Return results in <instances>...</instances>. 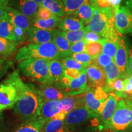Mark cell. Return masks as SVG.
<instances>
[{
  "mask_svg": "<svg viewBox=\"0 0 132 132\" xmlns=\"http://www.w3.org/2000/svg\"><path fill=\"white\" fill-rule=\"evenodd\" d=\"M69 57H72L77 61L82 64H90L92 63L93 58L89 55L87 53H73L71 54Z\"/></svg>",
  "mask_w": 132,
  "mask_h": 132,
  "instance_id": "cell-38",
  "label": "cell"
},
{
  "mask_svg": "<svg viewBox=\"0 0 132 132\" xmlns=\"http://www.w3.org/2000/svg\"><path fill=\"white\" fill-rule=\"evenodd\" d=\"M6 14V11H5V6L0 3V20L3 19V16Z\"/></svg>",
  "mask_w": 132,
  "mask_h": 132,
  "instance_id": "cell-49",
  "label": "cell"
},
{
  "mask_svg": "<svg viewBox=\"0 0 132 132\" xmlns=\"http://www.w3.org/2000/svg\"><path fill=\"white\" fill-rule=\"evenodd\" d=\"M25 42L32 44H41L53 42V29L30 28L26 31Z\"/></svg>",
  "mask_w": 132,
  "mask_h": 132,
  "instance_id": "cell-14",
  "label": "cell"
},
{
  "mask_svg": "<svg viewBox=\"0 0 132 132\" xmlns=\"http://www.w3.org/2000/svg\"><path fill=\"white\" fill-rule=\"evenodd\" d=\"M103 69L105 73V75H106V84L110 83V82H113V81L117 80V79L125 80V79L128 78L126 75L122 73L121 71L119 70V69L118 68V67L114 61L110 65L105 67Z\"/></svg>",
  "mask_w": 132,
  "mask_h": 132,
  "instance_id": "cell-29",
  "label": "cell"
},
{
  "mask_svg": "<svg viewBox=\"0 0 132 132\" xmlns=\"http://www.w3.org/2000/svg\"><path fill=\"white\" fill-rule=\"evenodd\" d=\"M127 79L128 81L130 82V84L132 86V75L129 76V77H128V78H127Z\"/></svg>",
  "mask_w": 132,
  "mask_h": 132,
  "instance_id": "cell-51",
  "label": "cell"
},
{
  "mask_svg": "<svg viewBox=\"0 0 132 132\" xmlns=\"http://www.w3.org/2000/svg\"><path fill=\"white\" fill-rule=\"evenodd\" d=\"M109 94L103 87H89L83 93L85 105L90 111L100 117L103 111Z\"/></svg>",
  "mask_w": 132,
  "mask_h": 132,
  "instance_id": "cell-7",
  "label": "cell"
},
{
  "mask_svg": "<svg viewBox=\"0 0 132 132\" xmlns=\"http://www.w3.org/2000/svg\"><path fill=\"white\" fill-rule=\"evenodd\" d=\"M119 98L115 94L111 92L105 103L103 111L99 117V128L100 130H106L107 127L116 110Z\"/></svg>",
  "mask_w": 132,
  "mask_h": 132,
  "instance_id": "cell-9",
  "label": "cell"
},
{
  "mask_svg": "<svg viewBox=\"0 0 132 132\" xmlns=\"http://www.w3.org/2000/svg\"><path fill=\"white\" fill-rule=\"evenodd\" d=\"M44 100L37 87L25 83L21 96L14 107V112L22 122L31 121L40 116Z\"/></svg>",
  "mask_w": 132,
  "mask_h": 132,
  "instance_id": "cell-1",
  "label": "cell"
},
{
  "mask_svg": "<svg viewBox=\"0 0 132 132\" xmlns=\"http://www.w3.org/2000/svg\"><path fill=\"white\" fill-rule=\"evenodd\" d=\"M12 68H14V62L11 59L0 58V80Z\"/></svg>",
  "mask_w": 132,
  "mask_h": 132,
  "instance_id": "cell-36",
  "label": "cell"
},
{
  "mask_svg": "<svg viewBox=\"0 0 132 132\" xmlns=\"http://www.w3.org/2000/svg\"><path fill=\"white\" fill-rule=\"evenodd\" d=\"M62 104L60 100L44 101L41 107L40 116L46 122L53 119L62 112Z\"/></svg>",
  "mask_w": 132,
  "mask_h": 132,
  "instance_id": "cell-17",
  "label": "cell"
},
{
  "mask_svg": "<svg viewBox=\"0 0 132 132\" xmlns=\"http://www.w3.org/2000/svg\"><path fill=\"white\" fill-rule=\"evenodd\" d=\"M64 69L65 68L59 59L49 60V85H54L63 77Z\"/></svg>",
  "mask_w": 132,
  "mask_h": 132,
  "instance_id": "cell-22",
  "label": "cell"
},
{
  "mask_svg": "<svg viewBox=\"0 0 132 132\" xmlns=\"http://www.w3.org/2000/svg\"><path fill=\"white\" fill-rule=\"evenodd\" d=\"M95 11V7L91 2L86 3L79 8L74 14L72 15L75 17L81 20L84 23L88 24L90 19L93 16Z\"/></svg>",
  "mask_w": 132,
  "mask_h": 132,
  "instance_id": "cell-25",
  "label": "cell"
},
{
  "mask_svg": "<svg viewBox=\"0 0 132 132\" xmlns=\"http://www.w3.org/2000/svg\"><path fill=\"white\" fill-rule=\"evenodd\" d=\"M103 44L102 42H88L86 44V53L95 59L102 53Z\"/></svg>",
  "mask_w": 132,
  "mask_h": 132,
  "instance_id": "cell-35",
  "label": "cell"
},
{
  "mask_svg": "<svg viewBox=\"0 0 132 132\" xmlns=\"http://www.w3.org/2000/svg\"><path fill=\"white\" fill-rule=\"evenodd\" d=\"M124 93L128 97H132V86L128 81L127 79L124 80Z\"/></svg>",
  "mask_w": 132,
  "mask_h": 132,
  "instance_id": "cell-45",
  "label": "cell"
},
{
  "mask_svg": "<svg viewBox=\"0 0 132 132\" xmlns=\"http://www.w3.org/2000/svg\"><path fill=\"white\" fill-rule=\"evenodd\" d=\"M122 1L123 0H108V2L112 7L116 8L120 6Z\"/></svg>",
  "mask_w": 132,
  "mask_h": 132,
  "instance_id": "cell-48",
  "label": "cell"
},
{
  "mask_svg": "<svg viewBox=\"0 0 132 132\" xmlns=\"http://www.w3.org/2000/svg\"><path fill=\"white\" fill-rule=\"evenodd\" d=\"M19 43L0 37V58H6L16 50Z\"/></svg>",
  "mask_w": 132,
  "mask_h": 132,
  "instance_id": "cell-27",
  "label": "cell"
},
{
  "mask_svg": "<svg viewBox=\"0 0 132 132\" xmlns=\"http://www.w3.org/2000/svg\"><path fill=\"white\" fill-rule=\"evenodd\" d=\"M63 57L61 53L53 42L41 44H29L20 48L15 56V61L31 58L45 59L48 60L60 59Z\"/></svg>",
  "mask_w": 132,
  "mask_h": 132,
  "instance_id": "cell-4",
  "label": "cell"
},
{
  "mask_svg": "<svg viewBox=\"0 0 132 132\" xmlns=\"http://www.w3.org/2000/svg\"><path fill=\"white\" fill-rule=\"evenodd\" d=\"M45 122L40 117L31 121L22 122L14 132H43Z\"/></svg>",
  "mask_w": 132,
  "mask_h": 132,
  "instance_id": "cell-23",
  "label": "cell"
},
{
  "mask_svg": "<svg viewBox=\"0 0 132 132\" xmlns=\"http://www.w3.org/2000/svg\"><path fill=\"white\" fill-rule=\"evenodd\" d=\"M26 31H24L21 28L15 27L14 29V39L15 42L21 44L23 42L25 41Z\"/></svg>",
  "mask_w": 132,
  "mask_h": 132,
  "instance_id": "cell-42",
  "label": "cell"
},
{
  "mask_svg": "<svg viewBox=\"0 0 132 132\" xmlns=\"http://www.w3.org/2000/svg\"><path fill=\"white\" fill-rule=\"evenodd\" d=\"M82 71L73 69H65L64 71V75L71 79H77L80 77Z\"/></svg>",
  "mask_w": 132,
  "mask_h": 132,
  "instance_id": "cell-43",
  "label": "cell"
},
{
  "mask_svg": "<svg viewBox=\"0 0 132 132\" xmlns=\"http://www.w3.org/2000/svg\"><path fill=\"white\" fill-rule=\"evenodd\" d=\"M40 6L49 9L54 15L60 18L65 16V7L62 0H44Z\"/></svg>",
  "mask_w": 132,
  "mask_h": 132,
  "instance_id": "cell-26",
  "label": "cell"
},
{
  "mask_svg": "<svg viewBox=\"0 0 132 132\" xmlns=\"http://www.w3.org/2000/svg\"><path fill=\"white\" fill-rule=\"evenodd\" d=\"M124 6H126L130 11V29L128 34L132 36V1L131 0H126L124 3Z\"/></svg>",
  "mask_w": 132,
  "mask_h": 132,
  "instance_id": "cell-44",
  "label": "cell"
},
{
  "mask_svg": "<svg viewBox=\"0 0 132 132\" xmlns=\"http://www.w3.org/2000/svg\"><path fill=\"white\" fill-rule=\"evenodd\" d=\"M18 68L24 77L34 82L49 85V60L31 58L19 62Z\"/></svg>",
  "mask_w": 132,
  "mask_h": 132,
  "instance_id": "cell-5",
  "label": "cell"
},
{
  "mask_svg": "<svg viewBox=\"0 0 132 132\" xmlns=\"http://www.w3.org/2000/svg\"><path fill=\"white\" fill-rule=\"evenodd\" d=\"M14 29V26L9 22L5 14L0 20V37L15 41Z\"/></svg>",
  "mask_w": 132,
  "mask_h": 132,
  "instance_id": "cell-30",
  "label": "cell"
},
{
  "mask_svg": "<svg viewBox=\"0 0 132 132\" xmlns=\"http://www.w3.org/2000/svg\"><path fill=\"white\" fill-rule=\"evenodd\" d=\"M53 43L56 46L63 57H69L71 44L65 39L62 31L59 29H53Z\"/></svg>",
  "mask_w": 132,
  "mask_h": 132,
  "instance_id": "cell-21",
  "label": "cell"
},
{
  "mask_svg": "<svg viewBox=\"0 0 132 132\" xmlns=\"http://www.w3.org/2000/svg\"><path fill=\"white\" fill-rule=\"evenodd\" d=\"M128 52L129 47L123 37H120L118 41V48L114 57V62L119 70L125 75L128 77L127 70L128 64Z\"/></svg>",
  "mask_w": 132,
  "mask_h": 132,
  "instance_id": "cell-11",
  "label": "cell"
},
{
  "mask_svg": "<svg viewBox=\"0 0 132 132\" xmlns=\"http://www.w3.org/2000/svg\"><path fill=\"white\" fill-rule=\"evenodd\" d=\"M102 43L103 44L102 53L106 54L114 59L118 48V42H113L104 38Z\"/></svg>",
  "mask_w": 132,
  "mask_h": 132,
  "instance_id": "cell-34",
  "label": "cell"
},
{
  "mask_svg": "<svg viewBox=\"0 0 132 132\" xmlns=\"http://www.w3.org/2000/svg\"><path fill=\"white\" fill-rule=\"evenodd\" d=\"M61 20V18L57 15H54L53 17L45 20L34 18L31 19V28L52 30L55 29V28L58 27Z\"/></svg>",
  "mask_w": 132,
  "mask_h": 132,
  "instance_id": "cell-24",
  "label": "cell"
},
{
  "mask_svg": "<svg viewBox=\"0 0 132 132\" xmlns=\"http://www.w3.org/2000/svg\"><path fill=\"white\" fill-rule=\"evenodd\" d=\"M89 87H103L106 84V75L104 69L97 64L91 63L86 69Z\"/></svg>",
  "mask_w": 132,
  "mask_h": 132,
  "instance_id": "cell-12",
  "label": "cell"
},
{
  "mask_svg": "<svg viewBox=\"0 0 132 132\" xmlns=\"http://www.w3.org/2000/svg\"><path fill=\"white\" fill-rule=\"evenodd\" d=\"M86 27V26H85ZM103 37L98 35V34L95 33L93 31L88 30L86 28V32L84 40L86 43L88 42H102Z\"/></svg>",
  "mask_w": 132,
  "mask_h": 132,
  "instance_id": "cell-40",
  "label": "cell"
},
{
  "mask_svg": "<svg viewBox=\"0 0 132 132\" xmlns=\"http://www.w3.org/2000/svg\"><path fill=\"white\" fill-rule=\"evenodd\" d=\"M128 77L132 75V48L129 49L128 52V64L127 70Z\"/></svg>",
  "mask_w": 132,
  "mask_h": 132,
  "instance_id": "cell-47",
  "label": "cell"
},
{
  "mask_svg": "<svg viewBox=\"0 0 132 132\" xmlns=\"http://www.w3.org/2000/svg\"><path fill=\"white\" fill-rule=\"evenodd\" d=\"M86 42L85 40H81L78 42L71 44L70 52H69V56L71 54L73 53H80L86 52Z\"/></svg>",
  "mask_w": 132,
  "mask_h": 132,
  "instance_id": "cell-39",
  "label": "cell"
},
{
  "mask_svg": "<svg viewBox=\"0 0 132 132\" xmlns=\"http://www.w3.org/2000/svg\"><path fill=\"white\" fill-rule=\"evenodd\" d=\"M0 132H7V127L2 112H0Z\"/></svg>",
  "mask_w": 132,
  "mask_h": 132,
  "instance_id": "cell-46",
  "label": "cell"
},
{
  "mask_svg": "<svg viewBox=\"0 0 132 132\" xmlns=\"http://www.w3.org/2000/svg\"><path fill=\"white\" fill-rule=\"evenodd\" d=\"M8 6L32 19L36 17L39 5L34 0H10Z\"/></svg>",
  "mask_w": 132,
  "mask_h": 132,
  "instance_id": "cell-15",
  "label": "cell"
},
{
  "mask_svg": "<svg viewBox=\"0 0 132 132\" xmlns=\"http://www.w3.org/2000/svg\"><path fill=\"white\" fill-rule=\"evenodd\" d=\"M62 104V113L67 115L79 107L84 106L83 94L77 95H68L60 100Z\"/></svg>",
  "mask_w": 132,
  "mask_h": 132,
  "instance_id": "cell-19",
  "label": "cell"
},
{
  "mask_svg": "<svg viewBox=\"0 0 132 132\" xmlns=\"http://www.w3.org/2000/svg\"><path fill=\"white\" fill-rule=\"evenodd\" d=\"M10 0H0V3L2 4L3 6H8V4H9Z\"/></svg>",
  "mask_w": 132,
  "mask_h": 132,
  "instance_id": "cell-50",
  "label": "cell"
},
{
  "mask_svg": "<svg viewBox=\"0 0 132 132\" xmlns=\"http://www.w3.org/2000/svg\"><path fill=\"white\" fill-rule=\"evenodd\" d=\"M113 61L114 59L112 57L102 53L98 57H97L96 58L93 59L92 63L97 64L99 67L104 69L105 67L110 65Z\"/></svg>",
  "mask_w": 132,
  "mask_h": 132,
  "instance_id": "cell-37",
  "label": "cell"
},
{
  "mask_svg": "<svg viewBox=\"0 0 132 132\" xmlns=\"http://www.w3.org/2000/svg\"><path fill=\"white\" fill-rule=\"evenodd\" d=\"M96 118H99V116L90 111L84 105L67 114L64 119V123L69 130L75 132L88 120Z\"/></svg>",
  "mask_w": 132,
  "mask_h": 132,
  "instance_id": "cell-8",
  "label": "cell"
},
{
  "mask_svg": "<svg viewBox=\"0 0 132 132\" xmlns=\"http://www.w3.org/2000/svg\"><path fill=\"white\" fill-rule=\"evenodd\" d=\"M106 130L112 132H132V100H120Z\"/></svg>",
  "mask_w": 132,
  "mask_h": 132,
  "instance_id": "cell-6",
  "label": "cell"
},
{
  "mask_svg": "<svg viewBox=\"0 0 132 132\" xmlns=\"http://www.w3.org/2000/svg\"><path fill=\"white\" fill-rule=\"evenodd\" d=\"M43 132H73L69 129L64 123V120L53 119L45 123Z\"/></svg>",
  "mask_w": 132,
  "mask_h": 132,
  "instance_id": "cell-28",
  "label": "cell"
},
{
  "mask_svg": "<svg viewBox=\"0 0 132 132\" xmlns=\"http://www.w3.org/2000/svg\"><path fill=\"white\" fill-rule=\"evenodd\" d=\"M86 32V27L82 29L76 31H62L64 37L71 44L83 40L85 34Z\"/></svg>",
  "mask_w": 132,
  "mask_h": 132,
  "instance_id": "cell-33",
  "label": "cell"
},
{
  "mask_svg": "<svg viewBox=\"0 0 132 132\" xmlns=\"http://www.w3.org/2000/svg\"><path fill=\"white\" fill-rule=\"evenodd\" d=\"M92 0H62L65 7V15H72L81 6Z\"/></svg>",
  "mask_w": 132,
  "mask_h": 132,
  "instance_id": "cell-31",
  "label": "cell"
},
{
  "mask_svg": "<svg viewBox=\"0 0 132 132\" xmlns=\"http://www.w3.org/2000/svg\"><path fill=\"white\" fill-rule=\"evenodd\" d=\"M99 132H112V131H111L109 130H100V131Z\"/></svg>",
  "mask_w": 132,
  "mask_h": 132,
  "instance_id": "cell-53",
  "label": "cell"
},
{
  "mask_svg": "<svg viewBox=\"0 0 132 132\" xmlns=\"http://www.w3.org/2000/svg\"><path fill=\"white\" fill-rule=\"evenodd\" d=\"M54 15H54L53 13L51 12L49 9L43 7V6H39L35 18L45 20H48L53 17Z\"/></svg>",
  "mask_w": 132,
  "mask_h": 132,
  "instance_id": "cell-41",
  "label": "cell"
},
{
  "mask_svg": "<svg viewBox=\"0 0 132 132\" xmlns=\"http://www.w3.org/2000/svg\"><path fill=\"white\" fill-rule=\"evenodd\" d=\"M85 23L73 15H65L61 18L58 28L62 31H76L85 28Z\"/></svg>",
  "mask_w": 132,
  "mask_h": 132,
  "instance_id": "cell-20",
  "label": "cell"
},
{
  "mask_svg": "<svg viewBox=\"0 0 132 132\" xmlns=\"http://www.w3.org/2000/svg\"><path fill=\"white\" fill-rule=\"evenodd\" d=\"M37 89L44 102L49 100H61L69 95L65 90L52 85L41 84Z\"/></svg>",
  "mask_w": 132,
  "mask_h": 132,
  "instance_id": "cell-16",
  "label": "cell"
},
{
  "mask_svg": "<svg viewBox=\"0 0 132 132\" xmlns=\"http://www.w3.org/2000/svg\"><path fill=\"white\" fill-rule=\"evenodd\" d=\"M89 88L86 69H85L82 71L81 75L78 78L71 79L70 86L67 92L69 95H80L86 92Z\"/></svg>",
  "mask_w": 132,
  "mask_h": 132,
  "instance_id": "cell-18",
  "label": "cell"
},
{
  "mask_svg": "<svg viewBox=\"0 0 132 132\" xmlns=\"http://www.w3.org/2000/svg\"><path fill=\"white\" fill-rule=\"evenodd\" d=\"M88 30L93 31L105 39L118 42L121 35L118 34L114 23V8L95 7L93 16L87 25Z\"/></svg>",
  "mask_w": 132,
  "mask_h": 132,
  "instance_id": "cell-2",
  "label": "cell"
},
{
  "mask_svg": "<svg viewBox=\"0 0 132 132\" xmlns=\"http://www.w3.org/2000/svg\"><path fill=\"white\" fill-rule=\"evenodd\" d=\"M34 1H36V2L37 3V4L39 5V6H40L41 3H42V1H44V0H34Z\"/></svg>",
  "mask_w": 132,
  "mask_h": 132,
  "instance_id": "cell-52",
  "label": "cell"
},
{
  "mask_svg": "<svg viewBox=\"0 0 132 132\" xmlns=\"http://www.w3.org/2000/svg\"><path fill=\"white\" fill-rule=\"evenodd\" d=\"M114 23L117 32L120 35L128 34L130 29V11L125 6L114 8Z\"/></svg>",
  "mask_w": 132,
  "mask_h": 132,
  "instance_id": "cell-10",
  "label": "cell"
},
{
  "mask_svg": "<svg viewBox=\"0 0 132 132\" xmlns=\"http://www.w3.org/2000/svg\"><path fill=\"white\" fill-rule=\"evenodd\" d=\"M131 1H132V0H131Z\"/></svg>",
  "mask_w": 132,
  "mask_h": 132,
  "instance_id": "cell-54",
  "label": "cell"
},
{
  "mask_svg": "<svg viewBox=\"0 0 132 132\" xmlns=\"http://www.w3.org/2000/svg\"><path fill=\"white\" fill-rule=\"evenodd\" d=\"M24 85L19 70L8 74L6 78L0 82V112L14 108L21 96Z\"/></svg>",
  "mask_w": 132,
  "mask_h": 132,
  "instance_id": "cell-3",
  "label": "cell"
},
{
  "mask_svg": "<svg viewBox=\"0 0 132 132\" xmlns=\"http://www.w3.org/2000/svg\"><path fill=\"white\" fill-rule=\"evenodd\" d=\"M6 15L9 22L15 27L21 28L27 31L31 28V19L17 10L5 6Z\"/></svg>",
  "mask_w": 132,
  "mask_h": 132,
  "instance_id": "cell-13",
  "label": "cell"
},
{
  "mask_svg": "<svg viewBox=\"0 0 132 132\" xmlns=\"http://www.w3.org/2000/svg\"><path fill=\"white\" fill-rule=\"evenodd\" d=\"M65 69H73L82 71L87 68L89 64H82L70 57H65L59 59Z\"/></svg>",
  "mask_w": 132,
  "mask_h": 132,
  "instance_id": "cell-32",
  "label": "cell"
}]
</instances>
